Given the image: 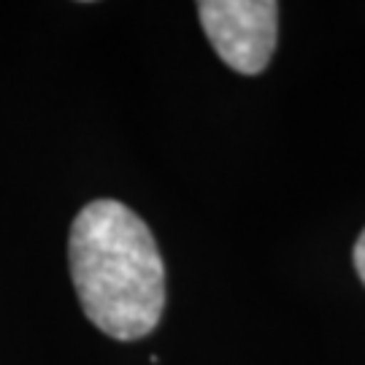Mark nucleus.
<instances>
[{"label":"nucleus","mask_w":365,"mask_h":365,"mask_svg":"<svg viewBox=\"0 0 365 365\" xmlns=\"http://www.w3.org/2000/svg\"><path fill=\"white\" fill-rule=\"evenodd\" d=\"M71 279L92 325L117 341L149 336L165 309V265L146 222L119 200L78 211L68 241Z\"/></svg>","instance_id":"1"},{"label":"nucleus","mask_w":365,"mask_h":365,"mask_svg":"<svg viewBox=\"0 0 365 365\" xmlns=\"http://www.w3.org/2000/svg\"><path fill=\"white\" fill-rule=\"evenodd\" d=\"M197 16L214 52L227 68L257 76L271 63L279 30V3L274 0H203Z\"/></svg>","instance_id":"2"},{"label":"nucleus","mask_w":365,"mask_h":365,"mask_svg":"<svg viewBox=\"0 0 365 365\" xmlns=\"http://www.w3.org/2000/svg\"><path fill=\"white\" fill-rule=\"evenodd\" d=\"M354 268H357V276L363 279L365 284V230L360 233L357 244H354Z\"/></svg>","instance_id":"3"}]
</instances>
